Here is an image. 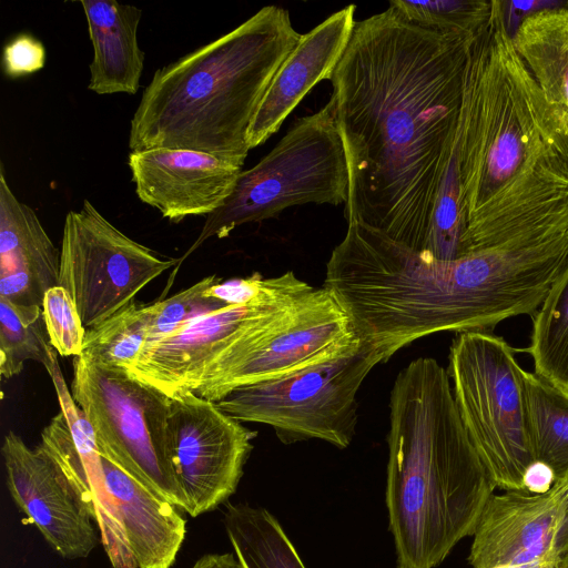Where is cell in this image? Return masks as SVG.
<instances>
[{
    "instance_id": "obj_2",
    "label": "cell",
    "mask_w": 568,
    "mask_h": 568,
    "mask_svg": "<svg viewBox=\"0 0 568 568\" xmlns=\"http://www.w3.org/2000/svg\"><path fill=\"white\" fill-rule=\"evenodd\" d=\"M456 142L465 255L568 232V115L515 50L503 1L467 44Z\"/></svg>"
},
{
    "instance_id": "obj_35",
    "label": "cell",
    "mask_w": 568,
    "mask_h": 568,
    "mask_svg": "<svg viewBox=\"0 0 568 568\" xmlns=\"http://www.w3.org/2000/svg\"><path fill=\"white\" fill-rule=\"evenodd\" d=\"M191 568H241L232 554H206L200 557Z\"/></svg>"
},
{
    "instance_id": "obj_25",
    "label": "cell",
    "mask_w": 568,
    "mask_h": 568,
    "mask_svg": "<svg viewBox=\"0 0 568 568\" xmlns=\"http://www.w3.org/2000/svg\"><path fill=\"white\" fill-rule=\"evenodd\" d=\"M535 374L568 393V261L532 320Z\"/></svg>"
},
{
    "instance_id": "obj_28",
    "label": "cell",
    "mask_w": 568,
    "mask_h": 568,
    "mask_svg": "<svg viewBox=\"0 0 568 568\" xmlns=\"http://www.w3.org/2000/svg\"><path fill=\"white\" fill-rule=\"evenodd\" d=\"M466 216L463 202L457 142L443 174L433 212L425 253L440 261L465 256Z\"/></svg>"
},
{
    "instance_id": "obj_19",
    "label": "cell",
    "mask_w": 568,
    "mask_h": 568,
    "mask_svg": "<svg viewBox=\"0 0 568 568\" xmlns=\"http://www.w3.org/2000/svg\"><path fill=\"white\" fill-rule=\"evenodd\" d=\"M60 252L37 213L12 192L0 164V297L42 307L59 284Z\"/></svg>"
},
{
    "instance_id": "obj_33",
    "label": "cell",
    "mask_w": 568,
    "mask_h": 568,
    "mask_svg": "<svg viewBox=\"0 0 568 568\" xmlns=\"http://www.w3.org/2000/svg\"><path fill=\"white\" fill-rule=\"evenodd\" d=\"M265 277L258 272L244 278L220 281L205 291L207 297H214L227 305L246 304L254 300L264 285Z\"/></svg>"
},
{
    "instance_id": "obj_24",
    "label": "cell",
    "mask_w": 568,
    "mask_h": 568,
    "mask_svg": "<svg viewBox=\"0 0 568 568\" xmlns=\"http://www.w3.org/2000/svg\"><path fill=\"white\" fill-rule=\"evenodd\" d=\"M534 457L568 487V393L535 373L524 374Z\"/></svg>"
},
{
    "instance_id": "obj_29",
    "label": "cell",
    "mask_w": 568,
    "mask_h": 568,
    "mask_svg": "<svg viewBox=\"0 0 568 568\" xmlns=\"http://www.w3.org/2000/svg\"><path fill=\"white\" fill-rule=\"evenodd\" d=\"M392 8L404 21L444 36L471 39L487 22L491 1L390 0Z\"/></svg>"
},
{
    "instance_id": "obj_4",
    "label": "cell",
    "mask_w": 568,
    "mask_h": 568,
    "mask_svg": "<svg viewBox=\"0 0 568 568\" xmlns=\"http://www.w3.org/2000/svg\"><path fill=\"white\" fill-rule=\"evenodd\" d=\"M386 507L397 568H436L497 488L458 413L447 369L412 361L389 396Z\"/></svg>"
},
{
    "instance_id": "obj_12",
    "label": "cell",
    "mask_w": 568,
    "mask_h": 568,
    "mask_svg": "<svg viewBox=\"0 0 568 568\" xmlns=\"http://www.w3.org/2000/svg\"><path fill=\"white\" fill-rule=\"evenodd\" d=\"M357 336L346 312L324 286L300 298L260 342L204 376L193 393L217 402L230 390L300 371L355 346Z\"/></svg>"
},
{
    "instance_id": "obj_34",
    "label": "cell",
    "mask_w": 568,
    "mask_h": 568,
    "mask_svg": "<svg viewBox=\"0 0 568 568\" xmlns=\"http://www.w3.org/2000/svg\"><path fill=\"white\" fill-rule=\"evenodd\" d=\"M555 484V477L548 466L534 462L526 471L524 485L525 490L534 494L548 491Z\"/></svg>"
},
{
    "instance_id": "obj_26",
    "label": "cell",
    "mask_w": 568,
    "mask_h": 568,
    "mask_svg": "<svg viewBox=\"0 0 568 568\" xmlns=\"http://www.w3.org/2000/svg\"><path fill=\"white\" fill-rule=\"evenodd\" d=\"M154 303L134 302L103 322L87 328L80 356L103 366L129 371L149 335Z\"/></svg>"
},
{
    "instance_id": "obj_32",
    "label": "cell",
    "mask_w": 568,
    "mask_h": 568,
    "mask_svg": "<svg viewBox=\"0 0 568 568\" xmlns=\"http://www.w3.org/2000/svg\"><path fill=\"white\" fill-rule=\"evenodd\" d=\"M45 59V48L38 38L19 33L3 47L2 67L7 77L16 79L41 70Z\"/></svg>"
},
{
    "instance_id": "obj_9",
    "label": "cell",
    "mask_w": 568,
    "mask_h": 568,
    "mask_svg": "<svg viewBox=\"0 0 568 568\" xmlns=\"http://www.w3.org/2000/svg\"><path fill=\"white\" fill-rule=\"evenodd\" d=\"M71 395L100 454L184 510L169 447L170 397L123 368L75 356Z\"/></svg>"
},
{
    "instance_id": "obj_13",
    "label": "cell",
    "mask_w": 568,
    "mask_h": 568,
    "mask_svg": "<svg viewBox=\"0 0 568 568\" xmlns=\"http://www.w3.org/2000/svg\"><path fill=\"white\" fill-rule=\"evenodd\" d=\"M256 436L193 392L170 397V462L184 511L197 517L235 493Z\"/></svg>"
},
{
    "instance_id": "obj_22",
    "label": "cell",
    "mask_w": 568,
    "mask_h": 568,
    "mask_svg": "<svg viewBox=\"0 0 568 568\" xmlns=\"http://www.w3.org/2000/svg\"><path fill=\"white\" fill-rule=\"evenodd\" d=\"M511 41L547 102L568 115V7L527 16Z\"/></svg>"
},
{
    "instance_id": "obj_15",
    "label": "cell",
    "mask_w": 568,
    "mask_h": 568,
    "mask_svg": "<svg viewBox=\"0 0 568 568\" xmlns=\"http://www.w3.org/2000/svg\"><path fill=\"white\" fill-rule=\"evenodd\" d=\"M61 410L41 433L39 447L52 459L63 479L98 526L100 541L112 568H139L108 490L95 437L69 390L59 363L48 371Z\"/></svg>"
},
{
    "instance_id": "obj_31",
    "label": "cell",
    "mask_w": 568,
    "mask_h": 568,
    "mask_svg": "<svg viewBox=\"0 0 568 568\" xmlns=\"http://www.w3.org/2000/svg\"><path fill=\"white\" fill-rule=\"evenodd\" d=\"M43 318L51 345L62 356H79L85 327L71 295L61 286L50 288L42 303Z\"/></svg>"
},
{
    "instance_id": "obj_11",
    "label": "cell",
    "mask_w": 568,
    "mask_h": 568,
    "mask_svg": "<svg viewBox=\"0 0 568 568\" xmlns=\"http://www.w3.org/2000/svg\"><path fill=\"white\" fill-rule=\"evenodd\" d=\"M176 262L160 258L84 200L64 219L58 285L71 295L90 328L134 302L145 285Z\"/></svg>"
},
{
    "instance_id": "obj_23",
    "label": "cell",
    "mask_w": 568,
    "mask_h": 568,
    "mask_svg": "<svg viewBox=\"0 0 568 568\" xmlns=\"http://www.w3.org/2000/svg\"><path fill=\"white\" fill-rule=\"evenodd\" d=\"M223 523L241 568H306L278 520L265 508L230 504Z\"/></svg>"
},
{
    "instance_id": "obj_27",
    "label": "cell",
    "mask_w": 568,
    "mask_h": 568,
    "mask_svg": "<svg viewBox=\"0 0 568 568\" xmlns=\"http://www.w3.org/2000/svg\"><path fill=\"white\" fill-rule=\"evenodd\" d=\"M41 306L19 305L0 297V373L11 378L26 361L42 364L49 371L57 361Z\"/></svg>"
},
{
    "instance_id": "obj_17",
    "label": "cell",
    "mask_w": 568,
    "mask_h": 568,
    "mask_svg": "<svg viewBox=\"0 0 568 568\" xmlns=\"http://www.w3.org/2000/svg\"><path fill=\"white\" fill-rule=\"evenodd\" d=\"M243 164L235 158L174 148L131 151L128 159L140 201L174 223L216 211L231 194Z\"/></svg>"
},
{
    "instance_id": "obj_37",
    "label": "cell",
    "mask_w": 568,
    "mask_h": 568,
    "mask_svg": "<svg viewBox=\"0 0 568 568\" xmlns=\"http://www.w3.org/2000/svg\"><path fill=\"white\" fill-rule=\"evenodd\" d=\"M547 568H557V567H547Z\"/></svg>"
},
{
    "instance_id": "obj_8",
    "label": "cell",
    "mask_w": 568,
    "mask_h": 568,
    "mask_svg": "<svg viewBox=\"0 0 568 568\" xmlns=\"http://www.w3.org/2000/svg\"><path fill=\"white\" fill-rule=\"evenodd\" d=\"M379 363L378 352L362 341L336 357L236 387L214 403L239 422L272 426L283 444L321 439L344 449L356 433L357 392Z\"/></svg>"
},
{
    "instance_id": "obj_18",
    "label": "cell",
    "mask_w": 568,
    "mask_h": 568,
    "mask_svg": "<svg viewBox=\"0 0 568 568\" xmlns=\"http://www.w3.org/2000/svg\"><path fill=\"white\" fill-rule=\"evenodd\" d=\"M356 7L331 14L310 32L284 60L267 88L247 131L248 149L263 144L302 99L322 80H329L353 32Z\"/></svg>"
},
{
    "instance_id": "obj_1",
    "label": "cell",
    "mask_w": 568,
    "mask_h": 568,
    "mask_svg": "<svg viewBox=\"0 0 568 568\" xmlns=\"http://www.w3.org/2000/svg\"><path fill=\"white\" fill-rule=\"evenodd\" d=\"M471 39L408 23L389 7L355 22L329 78L349 176L347 222L425 251Z\"/></svg>"
},
{
    "instance_id": "obj_30",
    "label": "cell",
    "mask_w": 568,
    "mask_h": 568,
    "mask_svg": "<svg viewBox=\"0 0 568 568\" xmlns=\"http://www.w3.org/2000/svg\"><path fill=\"white\" fill-rule=\"evenodd\" d=\"M220 281L221 278L211 275L171 297L155 302L144 345L164 338L195 318L226 306L224 302L205 295V291Z\"/></svg>"
},
{
    "instance_id": "obj_5",
    "label": "cell",
    "mask_w": 568,
    "mask_h": 568,
    "mask_svg": "<svg viewBox=\"0 0 568 568\" xmlns=\"http://www.w3.org/2000/svg\"><path fill=\"white\" fill-rule=\"evenodd\" d=\"M301 38L286 9L266 6L158 69L133 113L130 150L190 149L245 161L251 121Z\"/></svg>"
},
{
    "instance_id": "obj_20",
    "label": "cell",
    "mask_w": 568,
    "mask_h": 568,
    "mask_svg": "<svg viewBox=\"0 0 568 568\" xmlns=\"http://www.w3.org/2000/svg\"><path fill=\"white\" fill-rule=\"evenodd\" d=\"M102 465L138 567L171 568L185 539V518L176 506L103 456Z\"/></svg>"
},
{
    "instance_id": "obj_36",
    "label": "cell",
    "mask_w": 568,
    "mask_h": 568,
    "mask_svg": "<svg viewBox=\"0 0 568 568\" xmlns=\"http://www.w3.org/2000/svg\"><path fill=\"white\" fill-rule=\"evenodd\" d=\"M557 568H568V557H566L558 566Z\"/></svg>"
},
{
    "instance_id": "obj_16",
    "label": "cell",
    "mask_w": 568,
    "mask_h": 568,
    "mask_svg": "<svg viewBox=\"0 0 568 568\" xmlns=\"http://www.w3.org/2000/svg\"><path fill=\"white\" fill-rule=\"evenodd\" d=\"M8 490L50 547L65 559L85 558L98 542L92 519L52 459L14 432L2 443Z\"/></svg>"
},
{
    "instance_id": "obj_6",
    "label": "cell",
    "mask_w": 568,
    "mask_h": 568,
    "mask_svg": "<svg viewBox=\"0 0 568 568\" xmlns=\"http://www.w3.org/2000/svg\"><path fill=\"white\" fill-rule=\"evenodd\" d=\"M349 176L332 102L298 119L261 161L243 170L224 203L209 216L185 256L235 227L276 217L307 203L346 204Z\"/></svg>"
},
{
    "instance_id": "obj_21",
    "label": "cell",
    "mask_w": 568,
    "mask_h": 568,
    "mask_svg": "<svg viewBox=\"0 0 568 568\" xmlns=\"http://www.w3.org/2000/svg\"><path fill=\"white\" fill-rule=\"evenodd\" d=\"M93 59L88 89L97 94H135L144 67L136 38L142 10L111 0H81Z\"/></svg>"
},
{
    "instance_id": "obj_7",
    "label": "cell",
    "mask_w": 568,
    "mask_h": 568,
    "mask_svg": "<svg viewBox=\"0 0 568 568\" xmlns=\"http://www.w3.org/2000/svg\"><path fill=\"white\" fill-rule=\"evenodd\" d=\"M447 373L463 424L496 486L525 490L535 462L524 374L515 351L490 332H462Z\"/></svg>"
},
{
    "instance_id": "obj_10",
    "label": "cell",
    "mask_w": 568,
    "mask_h": 568,
    "mask_svg": "<svg viewBox=\"0 0 568 568\" xmlns=\"http://www.w3.org/2000/svg\"><path fill=\"white\" fill-rule=\"evenodd\" d=\"M313 288L292 271L265 278L260 294L251 302L221 307L144 345L129 372L169 397L193 392L212 364L267 332Z\"/></svg>"
},
{
    "instance_id": "obj_14",
    "label": "cell",
    "mask_w": 568,
    "mask_h": 568,
    "mask_svg": "<svg viewBox=\"0 0 568 568\" xmlns=\"http://www.w3.org/2000/svg\"><path fill=\"white\" fill-rule=\"evenodd\" d=\"M473 537L471 568L557 567L568 557V487L493 494Z\"/></svg>"
},
{
    "instance_id": "obj_3",
    "label": "cell",
    "mask_w": 568,
    "mask_h": 568,
    "mask_svg": "<svg viewBox=\"0 0 568 568\" xmlns=\"http://www.w3.org/2000/svg\"><path fill=\"white\" fill-rule=\"evenodd\" d=\"M556 276L550 252L539 241H514L440 261L349 221L326 264L324 287L357 336L386 363L420 337L491 332L506 318L535 313Z\"/></svg>"
}]
</instances>
